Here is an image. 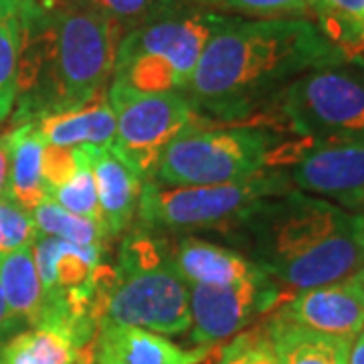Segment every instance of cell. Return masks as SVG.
<instances>
[{"label": "cell", "mask_w": 364, "mask_h": 364, "mask_svg": "<svg viewBox=\"0 0 364 364\" xmlns=\"http://www.w3.org/2000/svg\"><path fill=\"white\" fill-rule=\"evenodd\" d=\"M221 13L182 4L119 39L112 81L138 91L184 93Z\"/></svg>", "instance_id": "8992f818"}, {"label": "cell", "mask_w": 364, "mask_h": 364, "mask_svg": "<svg viewBox=\"0 0 364 364\" xmlns=\"http://www.w3.org/2000/svg\"><path fill=\"white\" fill-rule=\"evenodd\" d=\"M97 322L136 326L160 336L191 330V286L164 239L152 237L144 227L122 239L117 263L97 301Z\"/></svg>", "instance_id": "277c9868"}, {"label": "cell", "mask_w": 364, "mask_h": 364, "mask_svg": "<svg viewBox=\"0 0 364 364\" xmlns=\"http://www.w3.org/2000/svg\"><path fill=\"white\" fill-rule=\"evenodd\" d=\"M0 289L21 324L31 328L43 322L45 294L33 249L23 247L0 255Z\"/></svg>", "instance_id": "ffe728a7"}, {"label": "cell", "mask_w": 364, "mask_h": 364, "mask_svg": "<svg viewBox=\"0 0 364 364\" xmlns=\"http://www.w3.org/2000/svg\"><path fill=\"white\" fill-rule=\"evenodd\" d=\"M291 186L284 168H265L247 178L207 186H162L144 181L138 219L140 227L158 233L221 231L231 233L265 198Z\"/></svg>", "instance_id": "52a82bcc"}, {"label": "cell", "mask_w": 364, "mask_h": 364, "mask_svg": "<svg viewBox=\"0 0 364 364\" xmlns=\"http://www.w3.org/2000/svg\"><path fill=\"white\" fill-rule=\"evenodd\" d=\"M37 237V229L31 213L21 208L11 198H0V255L31 247Z\"/></svg>", "instance_id": "83f0119b"}, {"label": "cell", "mask_w": 364, "mask_h": 364, "mask_svg": "<svg viewBox=\"0 0 364 364\" xmlns=\"http://www.w3.org/2000/svg\"><path fill=\"white\" fill-rule=\"evenodd\" d=\"M170 255L188 286H235L261 272L241 251L196 237L178 239L170 245Z\"/></svg>", "instance_id": "2e32d148"}, {"label": "cell", "mask_w": 364, "mask_h": 364, "mask_svg": "<svg viewBox=\"0 0 364 364\" xmlns=\"http://www.w3.org/2000/svg\"><path fill=\"white\" fill-rule=\"evenodd\" d=\"M77 148L45 144L43 158H41V174H43V184H45L47 196L51 191L59 188L61 184H65L73 176V172L77 170Z\"/></svg>", "instance_id": "f1b7e54d"}, {"label": "cell", "mask_w": 364, "mask_h": 364, "mask_svg": "<svg viewBox=\"0 0 364 364\" xmlns=\"http://www.w3.org/2000/svg\"><path fill=\"white\" fill-rule=\"evenodd\" d=\"M97 324L91 318L51 316L0 346V364H93Z\"/></svg>", "instance_id": "4fadbf2b"}, {"label": "cell", "mask_w": 364, "mask_h": 364, "mask_svg": "<svg viewBox=\"0 0 364 364\" xmlns=\"http://www.w3.org/2000/svg\"><path fill=\"white\" fill-rule=\"evenodd\" d=\"M21 330H23L21 320L11 312L6 299L2 296V289H0V346H2L9 338H13L14 334L21 332Z\"/></svg>", "instance_id": "f546056e"}, {"label": "cell", "mask_w": 364, "mask_h": 364, "mask_svg": "<svg viewBox=\"0 0 364 364\" xmlns=\"http://www.w3.org/2000/svg\"><path fill=\"white\" fill-rule=\"evenodd\" d=\"M83 148L90 158L105 231L109 237L126 233L138 213L144 181L109 148Z\"/></svg>", "instance_id": "9a60e30c"}, {"label": "cell", "mask_w": 364, "mask_h": 364, "mask_svg": "<svg viewBox=\"0 0 364 364\" xmlns=\"http://www.w3.org/2000/svg\"><path fill=\"white\" fill-rule=\"evenodd\" d=\"M122 37L116 23L73 0H23L13 126L107 91Z\"/></svg>", "instance_id": "7a4b0ae2"}, {"label": "cell", "mask_w": 364, "mask_h": 364, "mask_svg": "<svg viewBox=\"0 0 364 364\" xmlns=\"http://www.w3.org/2000/svg\"><path fill=\"white\" fill-rule=\"evenodd\" d=\"M31 217L35 223L37 235L55 237L67 243H75L83 247H105L109 239L104 223L69 213L49 196L35 210H31Z\"/></svg>", "instance_id": "603a6c76"}, {"label": "cell", "mask_w": 364, "mask_h": 364, "mask_svg": "<svg viewBox=\"0 0 364 364\" xmlns=\"http://www.w3.org/2000/svg\"><path fill=\"white\" fill-rule=\"evenodd\" d=\"M9 164H11L9 134H0V198L6 195V184H9Z\"/></svg>", "instance_id": "4dcf8cb0"}, {"label": "cell", "mask_w": 364, "mask_h": 364, "mask_svg": "<svg viewBox=\"0 0 364 364\" xmlns=\"http://www.w3.org/2000/svg\"><path fill=\"white\" fill-rule=\"evenodd\" d=\"M213 13L247 18H310V0H178Z\"/></svg>", "instance_id": "cb8c5ba5"}, {"label": "cell", "mask_w": 364, "mask_h": 364, "mask_svg": "<svg viewBox=\"0 0 364 364\" xmlns=\"http://www.w3.org/2000/svg\"><path fill=\"white\" fill-rule=\"evenodd\" d=\"M289 296L263 272L235 286H191L193 324L188 342L213 346L243 332L255 318L279 308Z\"/></svg>", "instance_id": "8fae6325"}, {"label": "cell", "mask_w": 364, "mask_h": 364, "mask_svg": "<svg viewBox=\"0 0 364 364\" xmlns=\"http://www.w3.org/2000/svg\"><path fill=\"white\" fill-rule=\"evenodd\" d=\"M73 2L116 23L124 33L182 6L178 0H73Z\"/></svg>", "instance_id": "d4e9b609"}, {"label": "cell", "mask_w": 364, "mask_h": 364, "mask_svg": "<svg viewBox=\"0 0 364 364\" xmlns=\"http://www.w3.org/2000/svg\"><path fill=\"white\" fill-rule=\"evenodd\" d=\"M23 0H0V124L13 116L21 57Z\"/></svg>", "instance_id": "7402d4cb"}, {"label": "cell", "mask_w": 364, "mask_h": 364, "mask_svg": "<svg viewBox=\"0 0 364 364\" xmlns=\"http://www.w3.org/2000/svg\"><path fill=\"white\" fill-rule=\"evenodd\" d=\"M344 61L310 18L221 14L184 95L200 117L243 126L296 77Z\"/></svg>", "instance_id": "6da1fadb"}, {"label": "cell", "mask_w": 364, "mask_h": 364, "mask_svg": "<svg viewBox=\"0 0 364 364\" xmlns=\"http://www.w3.org/2000/svg\"><path fill=\"white\" fill-rule=\"evenodd\" d=\"M360 273H363V279H364V267H363V269H360Z\"/></svg>", "instance_id": "d6a6232c"}, {"label": "cell", "mask_w": 364, "mask_h": 364, "mask_svg": "<svg viewBox=\"0 0 364 364\" xmlns=\"http://www.w3.org/2000/svg\"><path fill=\"white\" fill-rule=\"evenodd\" d=\"M210 354V346L182 348L150 330L119 324L100 326L93 344L95 364H203Z\"/></svg>", "instance_id": "5bb4252c"}, {"label": "cell", "mask_w": 364, "mask_h": 364, "mask_svg": "<svg viewBox=\"0 0 364 364\" xmlns=\"http://www.w3.org/2000/svg\"><path fill=\"white\" fill-rule=\"evenodd\" d=\"M277 364H348L350 338L269 318L265 324Z\"/></svg>", "instance_id": "d6986e66"}, {"label": "cell", "mask_w": 364, "mask_h": 364, "mask_svg": "<svg viewBox=\"0 0 364 364\" xmlns=\"http://www.w3.org/2000/svg\"><path fill=\"white\" fill-rule=\"evenodd\" d=\"M6 134H9L11 164H9V184L4 196L31 213L47 198L43 174H41V158H43L45 142L37 132L35 122L16 124Z\"/></svg>", "instance_id": "ac0fdd59"}, {"label": "cell", "mask_w": 364, "mask_h": 364, "mask_svg": "<svg viewBox=\"0 0 364 364\" xmlns=\"http://www.w3.org/2000/svg\"><path fill=\"white\" fill-rule=\"evenodd\" d=\"M79 364H85V363H79Z\"/></svg>", "instance_id": "836d02e7"}, {"label": "cell", "mask_w": 364, "mask_h": 364, "mask_svg": "<svg viewBox=\"0 0 364 364\" xmlns=\"http://www.w3.org/2000/svg\"><path fill=\"white\" fill-rule=\"evenodd\" d=\"M243 126L316 142L364 138V65L344 61L312 69L277 91Z\"/></svg>", "instance_id": "5b68a950"}, {"label": "cell", "mask_w": 364, "mask_h": 364, "mask_svg": "<svg viewBox=\"0 0 364 364\" xmlns=\"http://www.w3.org/2000/svg\"><path fill=\"white\" fill-rule=\"evenodd\" d=\"M279 134L253 126H210L198 116L162 150L150 181L162 186H207L272 168Z\"/></svg>", "instance_id": "ba28073f"}, {"label": "cell", "mask_w": 364, "mask_h": 364, "mask_svg": "<svg viewBox=\"0 0 364 364\" xmlns=\"http://www.w3.org/2000/svg\"><path fill=\"white\" fill-rule=\"evenodd\" d=\"M79 164L73 176L49 193V198L55 200L59 207L67 208L69 213H75L79 217H87L93 221H102V210L97 203V193H95V181L91 172L90 158L85 148H77ZM104 223V221H102Z\"/></svg>", "instance_id": "484cf974"}, {"label": "cell", "mask_w": 364, "mask_h": 364, "mask_svg": "<svg viewBox=\"0 0 364 364\" xmlns=\"http://www.w3.org/2000/svg\"><path fill=\"white\" fill-rule=\"evenodd\" d=\"M35 126L43 142L65 148H112L116 138V116L107 102V91L71 109L41 117Z\"/></svg>", "instance_id": "e0dca14e"}, {"label": "cell", "mask_w": 364, "mask_h": 364, "mask_svg": "<svg viewBox=\"0 0 364 364\" xmlns=\"http://www.w3.org/2000/svg\"><path fill=\"white\" fill-rule=\"evenodd\" d=\"M272 168H284L294 188L342 208H364V138L279 144Z\"/></svg>", "instance_id": "30bf717a"}, {"label": "cell", "mask_w": 364, "mask_h": 364, "mask_svg": "<svg viewBox=\"0 0 364 364\" xmlns=\"http://www.w3.org/2000/svg\"><path fill=\"white\" fill-rule=\"evenodd\" d=\"M107 102L116 116L112 152L140 178H152L166 144L188 124L198 119L195 105L184 93H148L109 81Z\"/></svg>", "instance_id": "9c48e42d"}, {"label": "cell", "mask_w": 364, "mask_h": 364, "mask_svg": "<svg viewBox=\"0 0 364 364\" xmlns=\"http://www.w3.org/2000/svg\"><path fill=\"white\" fill-rule=\"evenodd\" d=\"M273 318L354 340L364 328L363 273L356 272L338 282L298 291L275 308Z\"/></svg>", "instance_id": "7c38bea8"}, {"label": "cell", "mask_w": 364, "mask_h": 364, "mask_svg": "<svg viewBox=\"0 0 364 364\" xmlns=\"http://www.w3.org/2000/svg\"><path fill=\"white\" fill-rule=\"evenodd\" d=\"M310 21L348 63L364 65V0H310Z\"/></svg>", "instance_id": "44dd1931"}, {"label": "cell", "mask_w": 364, "mask_h": 364, "mask_svg": "<svg viewBox=\"0 0 364 364\" xmlns=\"http://www.w3.org/2000/svg\"><path fill=\"white\" fill-rule=\"evenodd\" d=\"M348 364H364V328L358 332V336L352 340Z\"/></svg>", "instance_id": "1f68e13d"}, {"label": "cell", "mask_w": 364, "mask_h": 364, "mask_svg": "<svg viewBox=\"0 0 364 364\" xmlns=\"http://www.w3.org/2000/svg\"><path fill=\"white\" fill-rule=\"evenodd\" d=\"M229 235L286 296L364 267V215L289 188L265 198Z\"/></svg>", "instance_id": "3957f363"}, {"label": "cell", "mask_w": 364, "mask_h": 364, "mask_svg": "<svg viewBox=\"0 0 364 364\" xmlns=\"http://www.w3.org/2000/svg\"><path fill=\"white\" fill-rule=\"evenodd\" d=\"M217 364H277L265 326L243 330L219 350Z\"/></svg>", "instance_id": "4316f807"}]
</instances>
